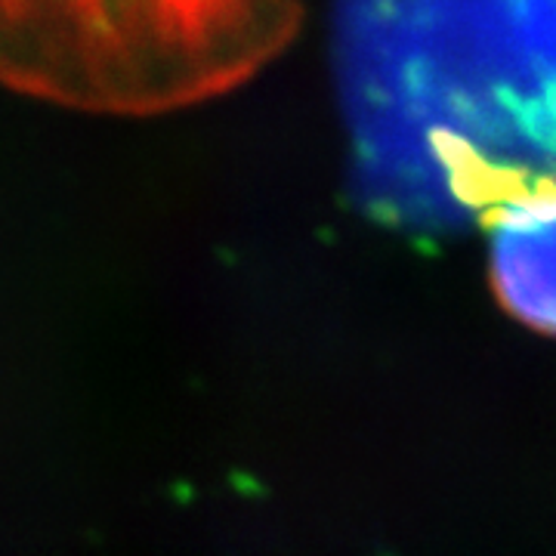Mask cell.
Instances as JSON below:
<instances>
[{"label": "cell", "mask_w": 556, "mask_h": 556, "mask_svg": "<svg viewBox=\"0 0 556 556\" xmlns=\"http://www.w3.org/2000/svg\"><path fill=\"white\" fill-rule=\"evenodd\" d=\"M433 152L448 189L489 236L501 306L556 338V177L492 159L448 130L433 134Z\"/></svg>", "instance_id": "1"}]
</instances>
